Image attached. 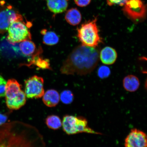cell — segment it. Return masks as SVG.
Listing matches in <instances>:
<instances>
[{
  "label": "cell",
  "mask_w": 147,
  "mask_h": 147,
  "mask_svg": "<svg viewBox=\"0 0 147 147\" xmlns=\"http://www.w3.org/2000/svg\"><path fill=\"white\" fill-rule=\"evenodd\" d=\"M0 147H47L43 136L34 126L20 121L0 126Z\"/></svg>",
  "instance_id": "6da1fadb"
},
{
  "label": "cell",
  "mask_w": 147,
  "mask_h": 147,
  "mask_svg": "<svg viewBox=\"0 0 147 147\" xmlns=\"http://www.w3.org/2000/svg\"><path fill=\"white\" fill-rule=\"evenodd\" d=\"M99 54V50L97 47L78 46L64 61L61 67V72L67 75L89 74L96 67Z\"/></svg>",
  "instance_id": "7a4b0ae2"
},
{
  "label": "cell",
  "mask_w": 147,
  "mask_h": 147,
  "mask_svg": "<svg viewBox=\"0 0 147 147\" xmlns=\"http://www.w3.org/2000/svg\"><path fill=\"white\" fill-rule=\"evenodd\" d=\"M78 36L82 45L97 47L102 42L97 25V18L83 24L78 30Z\"/></svg>",
  "instance_id": "3957f363"
},
{
  "label": "cell",
  "mask_w": 147,
  "mask_h": 147,
  "mask_svg": "<svg viewBox=\"0 0 147 147\" xmlns=\"http://www.w3.org/2000/svg\"><path fill=\"white\" fill-rule=\"evenodd\" d=\"M62 126L64 131L69 135L83 133L100 134L89 127L87 119L83 117L66 115L63 117Z\"/></svg>",
  "instance_id": "277c9868"
},
{
  "label": "cell",
  "mask_w": 147,
  "mask_h": 147,
  "mask_svg": "<svg viewBox=\"0 0 147 147\" xmlns=\"http://www.w3.org/2000/svg\"><path fill=\"white\" fill-rule=\"evenodd\" d=\"M23 21L18 20L14 21L9 26L7 38L9 43L14 45L32 39V35L28 25Z\"/></svg>",
  "instance_id": "5b68a950"
},
{
  "label": "cell",
  "mask_w": 147,
  "mask_h": 147,
  "mask_svg": "<svg viewBox=\"0 0 147 147\" xmlns=\"http://www.w3.org/2000/svg\"><path fill=\"white\" fill-rule=\"evenodd\" d=\"M3 1H0V34H4L8 30L11 24L20 20L23 21L22 16L10 5L5 6Z\"/></svg>",
  "instance_id": "8992f818"
},
{
  "label": "cell",
  "mask_w": 147,
  "mask_h": 147,
  "mask_svg": "<svg viewBox=\"0 0 147 147\" xmlns=\"http://www.w3.org/2000/svg\"><path fill=\"white\" fill-rule=\"evenodd\" d=\"M44 81L41 77L35 75L25 81V94L28 98H41L45 94Z\"/></svg>",
  "instance_id": "52a82bcc"
},
{
  "label": "cell",
  "mask_w": 147,
  "mask_h": 147,
  "mask_svg": "<svg viewBox=\"0 0 147 147\" xmlns=\"http://www.w3.org/2000/svg\"><path fill=\"white\" fill-rule=\"evenodd\" d=\"M147 145L146 134L136 129L131 130L125 140V147H147Z\"/></svg>",
  "instance_id": "ba28073f"
},
{
  "label": "cell",
  "mask_w": 147,
  "mask_h": 147,
  "mask_svg": "<svg viewBox=\"0 0 147 147\" xmlns=\"http://www.w3.org/2000/svg\"><path fill=\"white\" fill-rule=\"evenodd\" d=\"M124 11L134 20L144 17L145 7L140 0H128L124 5Z\"/></svg>",
  "instance_id": "9c48e42d"
},
{
  "label": "cell",
  "mask_w": 147,
  "mask_h": 147,
  "mask_svg": "<svg viewBox=\"0 0 147 147\" xmlns=\"http://www.w3.org/2000/svg\"><path fill=\"white\" fill-rule=\"evenodd\" d=\"M25 93L21 89V85L14 79H11L7 82L5 100L10 101L19 98Z\"/></svg>",
  "instance_id": "30bf717a"
},
{
  "label": "cell",
  "mask_w": 147,
  "mask_h": 147,
  "mask_svg": "<svg viewBox=\"0 0 147 147\" xmlns=\"http://www.w3.org/2000/svg\"><path fill=\"white\" fill-rule=\"evenodd\" d=\"M43 52L41 47L38 48L35 53L32 56L28 64L26 65L30 66L34 65L37 67L38 68L42 69H51L49 63V60L47 59H43L40 56V55Z\"/></svg>",
  "instance_id": "8fae6325"
},
{
  "label": "cell",
  "mask_w": 147,
  "mask_h": 147,
  "mask_svg": "<svg viewBox=\"0 0 147 147\" xmlns=\"http://www.w3.org/2000/svg\"><path fill=\"white\" fill-rule=\"evenodd\" d=\"M99 58L103 63L106 65H111L117 60V53L113 47H107L101 50Z\"/></svg>",
  "instance_id": "7c38bea8"
},
{
  "label": "cell",
  "mask_w": 147,
  "mask_h": 147,
  "mask_svg": "<svg viewBox=\"0 0 147 147\" xmlns=\"http://www.w3.org/2000/svg\"><path fill=\"white\" fill-rule=\"evenodd\" d=\"M60 100L59 93L55 90H49L46 92L43 96L44 104L49 107L56 106L59 103Z\"/></svg>",
  "instance_id": "4fadbf2b"
},
{
  "label": "cell",
  "mask_w": 147,
  "mask_h": 147,
  "mask_svg": "<svg viewBox=\"0 0 147 147\" xmlns=\"http://www.w3.org/2000/svg\"><path fill=\"white\" fill-rule=\"evenodd\" d=\"M47 5L49 10L55 14L62 13L68 7L67 0H47Z\"/></svg>",
  "instance_id": "5bb4252c"
},
{
  "label": "cell",
  "mask_w": 147,
  "mask_h": 147,
  "mask_svg": "<svg viewBox=\"0 0 147 147\" xmlns=\"http://www.w3.org/2000/svg\"><path fill=\"white\" fill-rule=\"evenodd\" d=\"M140 83L139 79L135 75H130L125 77L123 80V86L126 91L134 92L138 89Z\"/></svg>",
  "instance_id": "9a60e30c"
},
{
  "label": "cell",
  "mask_w": 147,
  "mask_h": 147,
  "mask_svg": "<svg viewBox=\"0 0 147 147\" xmlns=\"http://www.w3.org/2000/svg\"><path fill=\"white\" fill-rule=\"evenodd\" d=\"M82 15L78 9L72 8L66 13L65 19L67 22L73 26L79 24L81 21Z\"/></svg>",
  "instance_id": "2e32d148"
},
{
  "label": "cell",
  "mask_w": 147,
  "mask_h": 147,
  "mask_svg": "<svg viewBox=\"0 0 147 147\" xmlns=\"http://www.w3.org/2000/svg\"><path fill=\"white\" fill-rule=\"evenodd\" d=\"M19 47L22 54L26 56H32L36 51L35 45L30 40L20 42Z\"/></svg>",
  "instance_id": "e0dca14e"
},
{
  "label": "cell",
  "mask_w": 147,
  "mask_h": 147,
  "mask_svg": "<svg viewBox=\"0 0 147 147\" xmlns=\"http://www.w3.org/2000/svg\"><path fill=\"white\" fill-rule=\"evenodd\" d=\"M41 34L43 35V43L46 45L50 46L56 45L59 41L58 36L54 32H47V30L44 29L41 31Z\"/></svg>",
  "instance_id": "ac0fdd59"
},
{
  "label": "cell",
  "mask_w": 147,
  "mask_h": 147,
  "mask_svg": "<svg viewBox=\"0 0 147 147\" xmlns=\"http://www.w3.org/2000/svg\"><path fill=\"white\" fill-rule=\"evenodd\" d=\"M46 123L48 127L53 130L58 129L62 126V122L60 117L54 115L47 117L46 119Z\"/></svg>",
  "instance_id": "d6986e66"
},
{
  "label": "cell",
  "mask_w": 147,
  "mask_h": 147,
  "mask_svg": "<svg viewBox=\"0 0 147 147\" xmlns=\"http://www.w3.org/2000/svg\"><path fill=\"white\" fill-rule=\"evenodd\" d=\"M60 97L61 100L64 104H71L73 100V94L69 90H65L62 92Z\"/></svg>",
  "instance_id": "ffe728a7"
},
{
  "label": "cell",
  "mask_w": 147,
  "mask_h": 147,
  "mask_svg": "<svg viewBox=\"0 0 147 147\" xmlns=\"http://www.w3.org/2000/svg\"><path fill=\"white\" fill-rule=\"evenodd\" d=\"M111 73L110 69L106 66H101L98 70V76L101 79H105L109 77Z\"/></svg>",
  "instance_id": "44dd1931"
},
{
  "label": "cell",
  "mask_w": 147,
  "mask_h": 147,
  "mask_svg": "<svg viewBox=\"0 0 147 147\" xmlns=\"http://www.w3.org/2000/svg\"><path fill=\"white\" fill-rule=\"evenodd\" d=\"M127 1L128 0H107V2L109 5H117L123 6L125 4Z\"/></svg>",
  "instance_id": "7402d4cb"
},
{
  "label": "cell",
  "mask_w": 147,
  "mask_h": 147,
  "mask_svg": "<svg viewBox=\"0 0 147 147\" xmlns=\"http://www.w3.org/2000/svg\"><path fill=\"white\" fill-rule=\"evenodd\" d=\"M91 0H74V1L77 5L80 7L87 6L90 3Z\"/></svg>",
  "instance_id": "603a6c76"
},
{
  "label": "cell",
  "mask_w": 147,
  "mask_h": 147,
  "mask_svg": "<svg viewBox=\"0 0 147 147\" xmlns=\"http://www.w3.org/2000/svg\"><path fill=\"white\" fill-rule=\"evenodd\" d=\"M6 83V81L0 83V97L5 96Z\"/></svg>",
  "instance_id": "cb8c5ba5"
},
{
  "label": "cell",
  "mask_w": 147,
  "mask_h": 147,
  "mask_svg": "<svg viewBox=\"0 0 147 147\" xmlns=\"http://www.w3.org/2000/svg\"><path fill=\"white\" fill-rule=\"evenodd\" d=\"M7 119V117L6 115L0 113V126L5 123Z\"/></svg>",
  "instance_id": "d4e9b609"
},
{
  "label": "cell",
  "mask_w": 147,
  "mask_h": 147,
  "mask_svg": "<svg viewBox=\"0 0 147 147\" xmlns=\"http://www.w3.org/2000/svg\"><path fill=\"white\" fill-rule=\"evenodd\" d=\"M5 81V80H4V79H3V77L0 75V83H1V82Z\"/></svg>",
  "instance_id": "484cf974"
}]
</instances>
